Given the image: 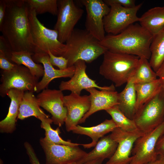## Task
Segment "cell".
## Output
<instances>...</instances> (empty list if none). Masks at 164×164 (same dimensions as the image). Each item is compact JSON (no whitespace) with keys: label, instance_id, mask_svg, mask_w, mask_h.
I'll list each match as a JSON object with an SVG mask.
<instances>
[{"label":"cell","instance_id":"cell-8","mask_svg":"<svg viewBox=\"0 0 164 164\" xmlns=\"http://www.w3.org/2000/svg\"><path fill=\"white\" fill-rule=\"evenodd\" d=\"M57 2V18L54 29L58 32L59 40L64 43L71 36L84 10L73 0H58Z\"/></svg>","mask_w":164,"mask_h":164},{"label":"cell","instance_id":"cell-20","mask_svg":"<svg viewBox=\"0 0 164 164\" xmlns=\"http://www.w3.org/2000/svg\"><path fill=\"white\" fill-rule=\"evenodd\" d=\"M117 127L112 119H106L100 124L91 127H84L78 125L72 131L75 134L87 135L91 138L92 141L90 143L82 144L84 148L88 149L95 146L100 138L111 132Z\"/></svg>","mask_w":164,"mask_h":164},{"label":"cell","instance_id":"cell-12","mask_svg":"<svg viewBox=\"0 0 164 164\" xmlns=\"http://www.w3.org/2000/svg\"><path fill=\"white\" fill-rule=\"evenodd\" d=\"M39 143L45 154L46 164H65L77 162L87 153L78 146L52 143L46 141L43 138H40Z\"/></svg>","mask_w":164,"mask_h":164},{"label":"cell","instance_id":"cell-15","mask_svg":"<svg viewBox=\"0 0 164 164\" xmlns=\"http://www.w3.org/2000/svg\"><path fill=\"white\" fill-rule=\"evenodd\" d=\"M85 62L82 60L77 61L74 64L75 69L73 76L69 80L62 81L59 86V90L62 91L68 90L78 95L81 91L92 87L100 90H115L114 85L112 84L109 86H98L96 81L90 78L87 75L86 70L87 66Z\"/></svg>","mask_w":164,"mask_h":164},{"label":"cell","instance_id":"cell-38","mask_svg":"<svg viewBox=\"0 0 164 164\" xmlns=\"http://www.w3.org/2000/svg\"><path fill=\"white\" fill-rule=\"evenodd\" d=\"M155 72L164 91V61Z\"/></svg>","mask_w":164,"mask_h":164},{"label":"cell","instance_id":"cell-29","mask_svg":"<svg viewBox=\"0 0 164 164\" xmlns=\"http://www.w3.org/2000/svg\"><path fill=\"white\" fill-rule=\"evenodd\" d=\"M41 127L45 131V137L43 138L46 141L49 143L75 146L82 145V144L72 142L70 141L63 140L60 136L61 133L59 127L56 129L52 128L51 124L53 122L51 118L41 120Z\"/></svg>","mask_w":164,"mask_h":164},{"label":"cell","instance_id":"cell-42","mask_svg":"<svg viewBox=\"0 0 164 164\" xmlns=\"http://www.w3.org/2000/svg\"><path fill=\"white\" fill-rule=\"evenodd\" d=\"M65 164H78L77 162H74Z\"/></svg>","mask_w":164,"mask_h":164},{"label":"cell","instance_id":"cell-19","mask_svg":"<svg viewBox=\"0 0 164 164\" xmlns=\"http://www.w3.org/2000/svg\"><path fill=\"white\" fill-rule=\"evenodd\" d=\"M25 92L12 89L7 95L11 100L8 114L6 117L0 121V132L2 133H12L16 128V120L22 97Z\"/></svg>","mask_w":164,"mask_h":164},{"label":"cell","instance_id":"cell-7","mask_svg":"<svg viewBox=\"0 0 164 164\" xmlns=\"http://www.w3.org/2000/svg\"><path fill=\"white\" fill-rule=\"evenodd\" d=\"M39 79L33 75L26 67L15 64L10 70H2L0 80V95L4 97L12 89L36 92Z\"/></svg>","mask_w":164,"mask_h":164},{"label":"cell","instance_id":"cell-1","mask_svg":"<svg viewBox=\"0 0 164 164\" xmlns=\"http://www.w3.org/2000/svg\"><path fill=\"white\" fill-rule=\"evenodd\" d=\"M7 9L0 31L13 51H27L33 54V42L29 18V7L25 0H6Z\"/></svg>","mask_w":164,"mask_h":164},{"label":"cell","instance_id":"cell-33","mask_svg":"<svg viewBox=\"0 0 164 164\" xmlns=\"http://www.w3.org/2000/svg\"><path fill=\"white\" fill-rule=\"evenodd\" d=\"M15 64L12 62L6 56L4 52L0 50V68L4 71L13 68Z\"/></svg>","mask_w":164,"mask_h":164},{"label":"cell","instance_id":"cell-25","mask_svg":"<svg viewBox=\"0 0 164 164\" xmlns=\"http://www.w3.org/2000/svg\"><path fill=\"white\" fill-rule=\"evenodd\" d=\"M33 54L27 51H12L10 59L15 64L26 67L33 75L39 78L43 77L44 74V68L42 65L33 61L32 58Z\"/></svg>","mask_w":164,"mask_h":164},{"label":"cell","instance_id":"cell-26","mask_svg":"<svg viewBox=\"0 0 164 164\" xmlns=\"http://www.w3.org/2000/svg\"><path fill=\"white\" fill-rule=\"evenodd\" d=\"M150 51L149 62L156 72L164 61V27L153 36Z\"/></svg>","mask_w":164,"mask_h":164},{"label":"cell","instance_id":"cell-6","mask_svg":"<svg viewBox=\"0 0 164 164\" xmlns=\"http://www.w3.org/2000/svg\"><path fill=\"white\" fill-rule=\"evenodd\" d=\"M133 120L144 133L154 129L164 120V91L162 88L137 111Z\"/></svg>","mask_w":164,"mask_h":164},{"label":"cell","instance_id":"cell-41","mask_svg":"<svg viewBox=\"0 0 164 164\" xmlns=\"http://www.w3.org/2000/svg\"><path fill=\"white\" fill-rule=\"evenodd\" d=\"M144 164H159V163L158 160L157 159L155 161L149 162Z\"/></svg>","mask_w":164,"mask_h":164},{"label":"cell","instance_id":"cell-24","mask_svg":"<svg viewBox=\"0 0 164 164\" xmlns=\"http://www.w3.org/2000/svg\"><path fill=\"white\" fill-rule=\"evenodd\" d=\"M140 24L153 36L164 27V6L151 8L139 17Z\"/></svg>","mask_w":164,"mask_h":164},{"label":"cell","instance_id":"cell-36","mask_svg":"<svg viewBox=\"0 0 164 164\" xmlns=\"http://www.w3.org/2000/svg\"><path fill=\"white\" fill-rule=\"evenodd\" d=\"M155 152L157 155H164V135L158 140L155 147Z\"/></svg>","mask_w":164,"mask_h":164},{"label":"cell","instance_id":"cell-14","mask_svg":"<svg viewBox=\"0 0 164 164\" xmlns=\"http://www.w3.org/2000/svg\"><path fill=\"white\" fill-rule=\"evenodd\" d=\"M36 97L40 106L51 114L54 124L61 126L65 123L67 114L62 91L47 88L42 90Z\"/></svg>","mask_w":164,"mask_h":164},{"label":"cell","instance_id":"cell-4","mask_svg":"<svg viewBox=\"0 0 164 164\" xmlns=\"http://www.w3.org/2000/svg\"><path fill=\"white\" fill-rule=\"evenodd\" d=\"M103 55L99 73L114 83L116 87H120L127 83L133 76L140 58L109 50Z\"/></svg>","mask_w":164,"mask_h":164},{"label":"cell","instance_id":"cell-21","mask_svg":"<svg viewBox=\"0 0 164 164\" xmlns=\"http://www.w3.org/2000/svg\"><path fill=\"white\" fill-rule=\"evenodd\" d=\"M118 143L110 134L101 138L95 148L77 162L78 164L84 163L99 158L110 159L115 153Z\"/></svg>","mask_w":164,"mask_h":164},{"label":"cell","instance_id":"cell-40","mask_svg":"<svg viewBox=\"0 0 164 164\" xmlns=\"http://www.w3.org/2000/svg\"><path fill=\"white\" fill-rule=\"evenodd\" d=\"M157 159L159 164H164V155H158Z\"/></svg>","mask_w":164,"mask_h":164},{"label":"cell","instance_id":"cell-16","mask_svg":"<svg viewBox=\"0 0 164 164\" xmlns=\"http://www.w3.org/2000/svg\"><path fill=\"white\" fill-rule=\"evenodd\" d=\"M64 105L67 110V118L65 122L67 132L72 131L91 106L90 95L81 96L73 93L64 96Z\"/></svg>","mask_w":164,"mask_h":164},{"label":"cell","instance_id":"cell-35","mask_svg":"<svg viewBox=\"0 0 164 164\" xmlns=\"http://www.w3.org/2000/svg\"><path fill=\"white\" fill-rule=\"evenodd\" d=\"M104 2L108 5L111 4H115L127 8H131L135 6L134 0H104Z\"/></svg>","mask_w":164,"mask_h":164},{"label":"cell","instance_id":"cell-3","mask_svg":"<svg viewBox=\"0 0 164 164\" xmlns=\"http://www.w3.org/2000/svg\"><path fill=\"white\" fill-rule=\"evenodd\" d=\"M65 44L66 49L61 56L68 60V67L79 60L91 63L108 50L86 29H74Z\"/></svg>","mask_w":164,"mask_h":164},{"label":"cell","instance_id":"cell-22","mask_svg":"<svg viewBox=\"0 0 164 164\" xmlns=\"http://www.w3.org/2000/svg\"><path fill=\"white\" fill-rule=\"evenodd\" d=\"M136 99L135 84L131 79L124 89L118 93L117 105L125 115L131 120L134 119L137 112Z\"/></svg>","mask_w":164,"mask_h":164},{"label":"cell","instance_id":"cell-13","mask_svg":"<svg viewBox=\"0 0 164 164\" xmlns=\"http://www.w3.org/2000/svg\"><path fill=\"white\" fill-rule=\"evenodd\" d=\"M145 133L138 130L132 132L117 127L110 134L118 143L117 149L105 164H130L133 158L130 156L135 141Z\"/></svg>","mask_w":164,"mask_h":164},{"label":"cell","instance_id":"cell-39","mask_svg":"<svg viewBox=\"0 0 164 164\" xmlns=\"http://www.w3.org/2000/svg\"><path fill=\"white\" fill-rule=\"evenodd\" d=\"M104 159L102 158H97L87 162L84 164H102Z\"/></svg>","mask_w":164,"mask_h":164},{"label":"cell","instance_id":"cell-32","mask_svg":"<svg viewBox=\"0 0 164 164\" xmlns=\"http://www.w3.org/2000/svg\"><path fill=\"white\" fill-rule=\"evenodd\" d=\"M49 56L50 61L52 66L58 67L60 70L68 68V61L62 56H56L53 55L50 51L47 53Z\"/></svg>","mask_w":164,"mask_h":164},{"label":"cell","instance_id":"cell-5","mask_svg":"<svg viewBox=\"0 0 164 164\" xmlns=\"http://www.w3.org/2000/svg\"><path fill=\"white\" fill-rule=\"evenodd\" d=\"M29 10L31 33L36 47L35 53H47L50 51L55 56H62L66 49V46L59 40L58 32L54 29H48L41 23L34 10L29 7Z\"/></svg>","mask_w":164,"mask_h":164},{"label":"cell","instance_id":"cell-17","mask_svg":"<svg viewBox=\"0 0 164 164\" xmlns=\"http://www.w3.org/2000/svg\"><path fill=\"white\" fill-rule=\"evenodd\" d=\"M32 58L35 63L42 64L44 71L42 80L37 84V93L48 88L49 83L54 79L60 77L71 78L74 73L75 69L74 65L63 70L54 68L50 61L49 56L47 53H35L32 56Z\"/></svg>","mask_w":164,"mask_h":164},{"label":"cell","instance_id":"cell-30","mask_svg":"<svg viewBox=\"0 0 164 164\" xmlns=\"http://www.w3.org/2000/svg\"><path fill=\"white\" fill-rule=\"evenodd\" d=\"M111 117L117 127L128 132L139 130L133 120L129 119L120 110L117 105L106 111Z\"/></svg>","mask_w":164,"mask_h":164},{"label":"cell","instance_id":"cell-2","mask_svg":"<svg viewBox=\"0 0 164 164\" xmlns=\"http://www.w3.org/2000/svg\"><path fill=\"white\" fill-rule=\"evenodd\" d=\"M153 36L140 24H132L116 35L106 36L100 44L112 52L149 60Z\"/></svg>","mask_w":164,"mask_h":164},{"label":"cell","instance_id":"cell-18","mask_svg":"<svg viewBox=\"0 0 164 164\" xmlns=\"http://www.w3.org/2000/svg\"><path fill=\"white\" fill-rule=\"evenodd\" d=\"M86 90L90 94L91 106L79 124L84 122L87 118L95 112L102 110L106 111L118 104V93L115 90H98L94 87Z\"/></svg>","mask_w":164,"mask_h":164},{"label":"cell","instance_id":"cell-23","mask_svg":"<svg viewBox=\"0 0 164 164\" xmlns=\"http://www.w3.org/2000/svg\"><path fill=\"white\" fill-rule=\"evenodd\" d=\"M31 116L40 120L49 118V115L40 108L33 92L27 91L24 92L22 97L17 119L23 120Z\"/></svg>","mask_w":164,"mask_h":164},{"label":"cell","instance_id":"cell-10","mask_svg":"<svg viewBox=\"0 0 164 164\" xmlns=\"http://www.w3.org/2000/svg\"><path fill=\"white\" fill-rule=\"evenodd\" d=\"M164 135V120L157 127L145 133L135 141L130 164H144L155 161L158 155L155 147L160 138Z\"/></svg>","mask_w":164,"mask_h":164},{"label":"cell","instance_id":"cell-37","mask_svg":"<svg viewBox=\"0 0 164 164\" xmlns=\"http://www.w3.org/2000/svg\"><path fill=\"white\" fill-rule=\"evenodd\" d=\"M7 9L6 0H0V27L1 26L5 16Z\"/></svg>","mask_w":164,"mask_h":164},{"label":"cell","instance_id":"cell-9","mask_svg":"<svg viewBox=\"0 0 164 164\" xmlns=\"http://www.w3.org/2000/svg\"><path fill=\"white\" fill-rule=\"evenodd\" d=\"M143 5L140 3L131 8H127L115 4L109 5L110 9L103 19L105 32L116 35L121 33L130 25L139 21L137 13Z\"/></svg>","mask_w":164,"mask_h":164},{"label":"cell","instance_id":"cell-11","mask_svg":"<svg viewBox=\"0 0 164 164\" xmlns=\"http://www.w3.org/2000/svg\"><path fill=\"white\" fill-rule=\"evenodd\" d=\"M79 1L86 11L85 29L100 42L102 41L106 36L103 19L109 12L110 7L102 0Z\"/></svg>","mask_w":164,"mask_h":164},{"label":"cell","instance_id":"cell-31","mask_svg":"<svg viewBox=\"0 0 164 164\" xmlns=\"http://www.w3.org/2000/svg\"><path fill=\"white\" fill-rule=\"evenodd\" d=\"M28 7L35 10L37 14L49 12L57 15L58 11L57 0H25Z\"/></svg>","mask_w":164,"mask_h":164},{"label":"cell","instance_id":"cell-34","mask_svg":"<svg viewBox=\"0 0 164 164\" xmlns=\"http://www.w3.org/2000/svg\"><path fill=\"white\" fill-rule=\"evenodd\" d=\"M24 146L30 163L31 164H40L31 144L27 142H26L24 143Z\"/></svg>","mask_w":164,"mask_h":164},{"label":"cell","instance_id":"cell-27","mask_svg":"<svg viewBox=\"0 0 164 164\" xmlns=\"http://www.w3.org/2000/svg\"><path fill=\"white\" fill-rule=\"evenodd\" d=\"M136 94L137 112L143 105L153 97L161 89L158 78L151 82L135 84Z\"/></svg>","mask_w":164,"mask_h":164},{"label":"cell","instance_id":"cell-28","mask_svg":"<svg viewBox=\"0 0 164 164\" xmlns=\"http://www.w3.org/2000/svg\"><path fill=\"white\" fill-rule=\"evenodd\" d=\"M157 77L148 60L141 57L131 79L134 84H143L153 81L157 79Z\"/></svg>","mask_w":164,"mask_h":164}]
</instances>
